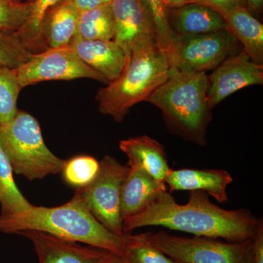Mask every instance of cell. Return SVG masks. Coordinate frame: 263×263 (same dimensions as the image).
I'll use <instances>...</instances> for the list:
<instances>
[{"mask_svg": "<svg viewBox=\"0 0 263 263\" xmlns=\"http://www.w3.org/2000/svg\"><path fill=\"white\" fill-rule=\"evenodd\" d=\"M0 218H7L25 212L32 206L15 184L13 171L0 145Z\"/></svg>", "mask_w": 263, "mask_h": 263, "instance_id": "44dd1931", "label": "cell"}, {"mask_svg": "<svg viewBox=\"0 0 263 263\" xmlns=\"http://www.w3.org/2000/svg\"><path fill=\"white\" fill-rule=\"evenodd\" d=\"M143 2L153 22L157 46L164 55H167L176 34L170 27L167 9L161 0H143Z\"/></svg>", "mask_w": 263, "mask_h": 263, "instance_id": "4316f807", "label": "cell"}, {"mask_svg": "<svg viewBox=\"0 0 263 263\" xmlns=\"http://www.w3.org/2000/svg\"><path fill=\"white\" fill-rule=\"evenodd\" d=\"M240 44L228 30L195 34H175L167 60L171 68L182 72L214 70L239 53Z\"/></svg>", "mask_w": 263, "mask_h": 263, "instance_id": "52a82bcc", "label": "cell"}, {"mask_svg": "<svg viewBox=\"0 0 263 263\" xmlns=\"http://www.w3.org/2000/svg\"><path fill=\"white\" fill-rule=\"evenodd\" d=\"M228 30L234 35L243 51L255 63H263V26L243 5L219 13Z\"/></svg>", "mask_w": 263, "mask_h": 263, "instance_id": "ac0fdd59", "label": "cell"}, {"mask_svg": "<svg viewBox=\"0 0 263 263\" xmlns=\"http://www.w3.org/2000/svg\"><path fill=\"white\" fill-rule=\"evenodd\" d=\"M263 84V65L255 63L242 50L229 57L208 76V102L213 109L235 91Z\"/></svg>", "mask_w": 263, "mask_h": 263, "instance_id": "30bf717a", "label": "cell"}, {"mask_svg": "<svg viewBox=\"0 0 263 263\" xmlns=\"http://www.w3.org/2000/svg\"><path fill=\"white\" fill-rule=\"evenodd\" d=\"M119 148L128 157V164L139 167L160 182L164 183L171 171L165 148L148 136L122 140Z\"/></svg>", "mask_w": 263, "mask_h": 263, "instance_id": "2e32d148", "label": "cell"}, {"mask_svg": "<svg viewBox=\"0 0 263 263\" xmlns=\"http://www.w3.org/2000/svg\"><path fill=\"white\" fill-rule=\"evenodd\" d=\"M22 89L15 69L0 67V124L10 122L16 115Z\"/></svg>", "mask_w": 263, "mask_h": 263, "instance_id": "603a6c76", "label": "cell"}, {"mask_svg": "<svg viewBox=\"0 0 263 263\" xmlns=\"http://www.w3.org/2000/svg\"><path fill=\"white\" fill-rule=\"evenodd\" d=\"M259 221L248 209L218 206L203 192L191 191L187 202L179 204L165 190L143 212L124 219L122 226L124 233L145 227H162L195 236L245 242L254 239Z\"/></svg>", "mask_w": 263, "mask_h": 263, "instance_id": "6da1fadb", "label": "cell"}, {"mask_svg": "<svg viewBox=\"0 0 263 263\" xmlns=\"http://www.w3.org/2000/svg\"><path fill=\"white\" fill-rule=\"evenodd\" d=\"M246 7L252 14H257L262 12L263 0H245Z\"/></svg>", "mask_w": 263, "mask_h": 263, "instance_id": "1f68e13d", "label": "cell"}, {"mask_svg": "<svg viewBox=\"0 0 263 263\" xmlns=\"http://www.w3.org/2000/svg\"><path fill=\"white\" fill-rule=\"evenodd\" d=\"M99 171L100 162L95 157L81 155L67 160L62 174L67 184L79 189L85 187L92 182Z\"/></svg>", "mask_w": 263, "mask_h": 263, "instance_id": "cb8c5ba5", "label": "cell"}, {"mask_svg": "<svg viewBox=\"0 0 263 263\" xmlns=\"http://www.w3.org/2000/svg\"><path fill=\"white\" fill-rule=\"evenodd\" d=\"M80 12L72 0H61L48 10L41 24V35L48 48L68 46L75 36Z\"/></svg>", "mask_w": 263, "mask_h": 263, "instance_id": "d6986e66", "label": "cell"}, {"mask_svg": "<svg viewBox=\"0 0 263 263\" xmlns=\"http://www.w3.org/2000/svg\"><path fill=\"white\" fill-rule=\"evenodd\" d=\"M167 15L173 32L180 35H195L228 30L226 22L219 13L196 3L167 9Z\"/></svg>", "mask_w": 263, "mask_h": 263, "instance_id": "e0dca14e", "label": "cell"}, {"mask_svg": "<svg viewBox=\"0 0 263 263\" xmlns=\"http://www.w3.org/2000/svg\"><path fill=\"white\" fill-rule=\"evenodd\" d=\"M143 240L179 263H254V239L221 241L216 238L176 236L164 231L141 233Z\"/></svg>", "mask_w": 263, "mask_h": 263, "instance_id": "8992f818", "label": "cell"}, {"mask_svg": "<svg viewBox=\"0 0 263 263\" xmlns=\"http://www.w3.org/2000/svg\"><path fill=\"white\" fill-rule=\"evenodd\" d=\"M3 1L15 2V3H22L21 0H3Z\"/></svg>", "mask_w": 263, "mask_h": 263, "instance_id": "e575fe53", "label": "cell"}, {"mask_svg": "<svg viewBox=\"0 0 263 263\" xmlns=\"http://www.w3.org/2000/svg\"><path fill=\"white\" fill-rule=\"evenodd\" d=\"M191 3L204 5L219 13L228 11L239 5L246 7L245 0H192Z\"/></svg>", "mask_w": 263, "mask_h": 263, "instance_id": "f1b7e54d", "label": "cell"}, {"mask_svg": "<svg viewBox=\"0 0 263 263\" xmlns=\"http://www.w3.org/2000/svg\"><path fill=\"white\" fill-rule=\"evenodd\" d=\"M32 3L0 0V31L18 32L28 19Z\"/></svg>", "mask_w": 263, "mask_h": 263, "instance_id": "83f0119b", "label": "cell"}, {"mask_svg": "<svg viewBox=\"0 0 263 263\" xmlns=\"http://www.w3.org/2000/svg\"><path fill=\"white\" fill-rule=\"evenodd\" d=\"M80 13L102 5L110 4L112 0H72Z\"/></svg>", "mask_w": 263, "mask_h": 263, "instance_id": "4dcf8cb0", "label": "cell"}, {"mask_svg": "<svg viewBox=\"0 0 263 263\" xmlns=\"http://www.w3.org/2000/svg\"><path fill=\"white\" fill-rule=\"evenodd\" d=\"M170 72L169 62L157 42L143 43L131 52L120 76L97 93L99 110L122 122L134 105L147 102Z\"/></svg>", "mask_w": 263, "mask_h": 263, "instance_id": "277c9868", "label": "cell"}, {"mask_svg": "<svg viewBox=\"0 0 263 263\" xmlns=\"http://www.w3.org/2000/svg\"><path fill=\"white\" fill-rule=\"evenodd\" d=\"M106 263H133L123 254H112Z\"/></svg>", "mask_w": 263, "mask_h": 263, "instance_id": "836d02e7", "label": "cell"}, {"mask_svg": "<svg viewBox=\"0 0 263 263\" xmlns=\"http://www.w3.org/2000/svg\"><path fill=\"white\" fill-rule=\"evenodd\" d=\"M233 182L231 174L224 170L193 168L171 169L164 181L170 193L202 191L219 203L229 200L227 190Z\"/></svg>", "mask_w": 263, "mask_h": 263, "instance_id": "4fadbf2b", "label": "cell"}, {"mask_svg": "<svg viewBox=\"0 0 263 263\" xmlns=\"http://www.w3.org/2000/svg\"><path fill=\"white\" fill-rule=\"evenodd\" d=\"M69 46L85 64L103 75L108 84L124 70L125 53L114 41H86L73 37Z\"/></svg>", "mask_w": 263, "mask_h": 263, "instance_id": "5bb4252c", "label": "cell"}, {"mask_svg": "<svg viewBox=\"0 0 263 263\" xmlns=\"http://www.w3.org/2000/svg\"><path fill=\"white\" fill-rule=\"evenodd\" d=\"M61 0H34L30 15L22 28L16 32L24 46L31 51L46 46L41 35V24L48 9ZM34 53V52H33Z\"/></svg>", "mask_w": 263, "mask_h": 263, "instance_id": "7402d4cb", "label": "cell"}, {"mask_svg": "<svg viewBox=\"0 0 263 263\" xmlns=\"http://www.w3.org/2000/svg\"><path fill=\"white\" fill-rule=\"evenodd\" d=\"M22 3H33L34 0H21Z\"/></svg>", "mask_w": 263, "mask_h": 263, "instance_id": "d590c367", "label": "cell"}, {"mask_svg": "<svg viewBox=\"0 0 263 263\" xmlns=\"http://www.w3.org/2000/svg\"><path fill=\"white\" fill-rule=\"evenodd\" d=\"M0 145L13 173L29 181L60 174L67 162L48 148L37 119L24 110L0 124Z\"/></svg>", "mask_w": 263, "mask_h": 263, "instance_id": "5b68a950", "label": "cell"}, {"mask_svg": "<svg viewBox=\"0 0 263 263\" xmlns=\"http://www.w3.org/2000/svg\"><path fill=\"white\" fill-rule=\"evenodd\" d=\"M15 72L22 89L43 81L78 79H93L108 84L103 75L85 64L69 46L34 53L29 61L15 69Z\"/></svg>", "mask_w": 263, "mask_h": 263, "instance_id": "9c48e42d", "label": "cell"}, {"mask_svg": "<svg viewBox=\"0 0 263 263\" xmlns=\"http://www.w3.org/2000/svg\"><path fill=\"white\" fill-rule=\"evenodd\" d=\"M114 42L125 53L126 62L131 52L143 43L156 41L155 28L143 0H112Z\"/></svg>", "mask_w": 263, "mask_h": 263, "instance_id": "8fae6325", "label": "cell"}, {"mask_svg": "<svg viewBox=\"0 0 263 263\" xmlns=\"http://www.w3.org/2000/svg\"><path fill=\"white\" fill-rule=\"evenodd\" d=\"M114 33V15L110 3L81 13L74 37L86 41H113Z\"/></svg>", "mask_w": 263, "mask_h": 263, "instance_id": "ffe728a7", "label": "cell"}, {"mask_svg": "<svg viewBox=\"0 0 263 263\" xmlns=\"http://www.w3.org/2000/svg\"><path fill=\"white\" fill-rule=\"evenodd\" d=\"M127 165L129 170L121 191L122 221L143 212L161 193L167 190L165 183L157 181L136 166Z\"/></svg>", "mask_w": 263, "mask_h": 263, "instance_id": "9a60e30c", "label": "cell"}, {"mask_svg": "<svg viewBox=\"0 0 263 263\" xmlns=\"http://www.w3.org/2000/svg\"><path fill=\"white\" fill-rule=\"evenodd\" d=\"M37 231L77 243L122 254L128 234L118 235L109 231L94 217L77 197L57 207L32 206L25 212L0 218V232L19 234Z\"/></svg>", "mask_w": 263, "mask_h": 263, "instance_id": "7a4b0ae2", "label": "cell"}, {"mask_svg": "<svg viewBox=\"0 0 263 263\" xmlns=\"http://www.w3.org/2000/svg\"><path fill=\"white\" fill-rule=\"evenodd\" d=\"M129 170L107 155L100 162L97 177L88 186L76 189L73 196L82 201L95 219L114 234L124 235L121 217V191Z\"/></svg>", "mask_w": 263, "mask_h": 263, "instance_id": "ba28073f", "label": "cell"}, {"mask_svg": "<svg viewBox=\"0 0 263 263\" xmlns=\"http://www.w3.org/2000/svg\"><path fill=\"white\" fill-rule=\"evenodd\" d=\"M122 254L133 263H179L147 243L141 234H128Z\"/></svg>", "mask_w": 263, "mask_h": 263, "instance_id": "484cf974", "label": "cell"}, {"mask_svg": "<svg viewBox=\"0 0 263 263\" xmlns=\"http://www.w3.org/2000/svg\"><path fill=\"white\" fill-rule=\"evenodd\" d=\"M34 245L40 263H106L113 253L37 231H24Z\"/></svg>", "mask_w": 263, "mask_h": 263, "instance_id": "7c38bea8", "label": "cell"}, {"mask_svg": "<svg viewBox=\"0 0 263 263\" xmlns=\"http://www.w3.org/2000/svg\"><path fill=\"white\" fill-rule=\"evenodd\" d=\"M166 9H174L190 4L192 0H161Z\"/></svg>", "mask_w": 263, "mask_h": 263, "instance_id": "d6a6232c", "label": "cell"}, {"mask_svg": "<svg viewBox=\"0 0 263 263\" xmlns=\"http://www.w3.org/2000/svg\"><path fill=\"white\" fill-rule=\"evenodd\" d=\"M254 263H263V223L260 219L257 233L254 238Z\"/></svg>", "mask_w": 263, "mask_h": 263, "instance_id": "f546056e", "label": "cell"}, {"mask_svg": "<svg viewBox=\"0 0 263 263\" xmlns=\"http://www.w3.org/2000/svg\"><path fill=\"white\" fill-rule=\"evenodd\" d=\"M206 72L171 68L168 78L147 102L162 111L171 133L199 146L206 143L212 110L208 102Z\"/></svg>", "mask_w": 263, "mask_h": 263, "instance_id": "3957f363", "label": "cell"}, {"mask_svg": "<svg viewBox=\"0 0 263 263\" xmlns=\"http://www.w3.org/2000/svg\"><path fill=\"white\" fill-rule=\"evenodd\" d=\"M33 53L16 32L0 31V67L18 68L29 61Z\"/></svg>", "mask_w": 263, "mask_h": 263, "instance_id": "d4e9b609", "label": "cell"}]
</instances>
